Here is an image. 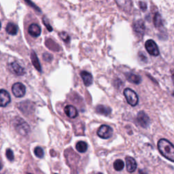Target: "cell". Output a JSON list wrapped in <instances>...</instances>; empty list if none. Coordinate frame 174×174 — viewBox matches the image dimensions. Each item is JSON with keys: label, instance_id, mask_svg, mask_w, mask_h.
<instances>
[{"label": "cell", "instance_id": "4dcf8cb0", "mask_svg": "<svg viewBox=\"0 0 174 174\" xmlns=\"http://www.w3.org/2000/svg\"><path fill=\"white\" fill-rule=\"evenodd\" d=\"M97 174H103L102 173H97Z\"/></svg>", "mask_w": 174, "mask_h": 174}, {"label": "cell", "instance_id": "6da1fadb", "mask_svg": "<svg viewBox=\"0 0 174 174\" xmlns=\"http://www.w3.org/2000/svg\"><path fill=\"white\" fill-rule=\"evenodd\" d=\"M158 149L163 157L174 162V146L166 139H161L158 142Z\"/></svg>", "mask_w": 174, "mask_h": 174}, {"label": "cell", "instance_id": "1f68e13d", "mask_svg": "<svg viewBox=\"0 0 174 174\" xmlns=\"http://www.w3.org/2000/svg\"><path fill=\"white\" fill-rule=\"evenodd\" d=\"M27 174H31V173H27Z\"/></svg>", "mask_w": 174, "mask_h": 174}, {"label": "cell", "instance_id": "3957f363", "mask_svg": "<svg viewBox=\"0 0 174 174\" xmlns=\"http://www.w3.org/2000/svg\"><path fill=\"white\" fill-rule=\"evenodd\" d=\"M124 95L128 103L131 106H135L138 103V96L134 90L131 89H125L124 90Z\"/></svg>", "mask_w": 174, "mask_h": 174}, {"label": "cell", "instance_id": "cb8c5ba5", "mask_svg": "<svg viewBox=\"0 0 174 174\" xmlns=\"http://www.w3.org/2000/svg\"><path fill=\"white\" fill-rule=\"evenodd\" d=\"M6 155L7 159H8L9 160H10V161H12V160H14V153H13L12 150L8 149L6 152Z\"/></svg>", "mask_w": 174, "mask_h": 174}, {"label": "cell", "instance_id": "ffe728a7", "mask_svg": "<svg viewBox=\"0 0 174 174\" xmlns=\"http://www.w3.org/2000/svg\"><path fill=\"white\" fill-rule=\"evenodd\" d=\"M76 148L78 150V152H80V153H84V152H87V148H88V146L87 144L84 142V141H78L76 144Z\"/></svg>", "mask_w": 174, "mask_h": 174}, {"label": "cell", "instance_id": "9a60e30c", "mask_svg": "<svg viewBox=\"0 0 174 174\" xmlns=\"http://www.w3.org/2000/svg\"><path fill=\"white\" fill-rule=\"evenodd\" d=\"M80 76H81L83 82H84L86 87H89V86L92 84L93 76L90 73H89V72L82 71L81 73H80Z\"/></svg>", "mask_w": 174, "mask_h": 174}, {"label": "cell", "instance_id": "8fae6325", "mask_svg": "<svg viewBox=\"0 0 174 174\" xmlns=\"http://www.w3.org/2000/svg\"><path fill=\"white\" fill-rule=\"evenodd\" d=\"M126 165H127V170L128 172L132 173L135 171L137 168V163L135 160L131 157H127L125 159Z\"/></svg>", "mask_w": 174, "mask_h": 174}, {"label": "cell", "instance_id": "484cf974", "mask_svg": "<svg viewBox=\"0 0 174 174\" xmlns=\"http://www.w3.org/2000/svg\"><path fill=\"white\" fill-rule=\"evenodd\" d=\"M43 57H44V60L48 61V62H50V61L52 60V56L49 54V53H44V54L43 55Z\"/></svg>", "mask_w": 174, "mask_h": 174}, {"label": "cell", "instance_id": "277c9868", "mask_svg": "<svg viewBox=\"0 0 174 174\" xmlns=\"http://www.w3.org/2000/svg\"><path fill=\"white\" fill-rule=\"evenodd\" d=\"M97 133L99 137L101 138L108 139L113 134V129L109 126L103 125L99 128Z\"/></svg>", "mask_w": 174, "mask_h": 174}, {"label": "cell", "instance_id": "4316f807", "mask_svg": "<svg viewBox=\"0 0 174 174\" xmlns=\"http://www.w3.org/2000/svg\"><path fill=\"white\" fill-rule=\"evenodd\" d=\"M43 23H44L45 26L46 27V28L48 29V30H49V31H52V27L50 26V24L47 22V21L46 20V18H43Z\"/></svg>", "mask_w": 174, "mask_h": 174}, {"label": "cell", "instance_id": "d6a6232c", "mask_svg": "<svg viewBox=\"0 0 174 174\" xmlns=\"http://www.w3.org/2000/svg\"><path fill=\"white\" fill-rule=\"evenodd\" d=\"M55 174H57V173H55Z\"/></svg>", "mask_w": 174, "mask_h": 174}, {"label": "cell", "instance_id": "7a4b0ae2", "mask_svg": "<svg viewBox=\"0 0 174 174\" xmlns=\"http://www.w3.org/2000/svg\"><path fill=\"white\" fill-rule=\"evenodd\" d=\"M12 124L15 130L21 135H27L30 131V127H29V125L21 118L17 117L14 119Z\"/></svg>", "mask_w": 174, "mask_h": 174}, {"label": "cell", "instance_id": "f546056e", "mask_svg": "<svg viewBox=\"0 0 174 174\" xmlns=\"http://www.w3.org/2000/svg\"><path fill=\"white\" fill-rule=\"evenodd\" d=\"M172 78H173V82H174V74H173V76H172Z\"/></svg>", "mask_w": 174, "mask_h": 174}, {"label": "cell", "instance_id": "4fadbf2b", "mask_svg": "<svg viewBox=\"0 0 174 174\" xmlns=\"http://www.w3.org/2000/svg\"><path fill=\"white\" fill-rule=\"evenodd\" d=\"M28 32L31 36L37 37L40 36V34H41V28H40V27L38 25H37V24L33 23L29 27Z\"/></svg>", "mask_w": 174, "mask_h": 174}, {"label": "cell", "instance_id": "7402d4cb", "mask_svg": "<svg viewBox=\"0 0 174 174\" xmlns=\"http://www.w3.org/2000/svg\"><path fill=\"white\" fill-rule=\"evenodd\" d=\"M154 24L157 28H160V27L163 26V20L161 16H160L159 13H157V14L154 15Z\"/></svg>", "mask_w": 174, "mask_h": 174}, {"label": "cell", "instance_id": "30bf717a", "mask_svg": "<svg viewBox=\"0 0 174 174\" xmlns=\"http://www.w3.org/2000/svg\"><path fill=\"white\" fill-rule=\"evenodd\" d=\"M120 8L126 12H129L132 8L131 0H115Z\"/></svg>", "mask_w": 174, "mask_h": 174}, {"label": "cell", "instance_id": "5bb4252c", "mask_svg": "<svg viewBox=\"0 0 174 174\" xmlns=\"http://www.w3.org/2000/svg\"><path fill=\"white\" fill-rule=\"evenodd\" d=\"M64 111H65V113L67 116L70 118V119H75V118L78 116V112L76 108L73 106L68 105L65 106Z\"/></svg>", "mask_w": 174, "mask_h": 174}, {"label": "cell", "instance_id": "44dd1931", "mask_svg": "<svg viewBox=\"0 0 174 174\" xmlns=\"http://www.w3.org/2000/svg\"><path fill=\"white\" fill-rule=\"evenodd\" d=\"M125 167V163L121 159H118L114 163V169L118 171H122Z\"/></svg>", "mask_w": 174, "mask_h": 174}, {"label": "cell", "instance_id": "603a6c76", "mask_svg": "<svg viewBox=\"0 0 174 174\" xmlns=\"http://www.w3.org/2000/svg\"><path fill=\"white\" fill-rule=\"evenodd\" d=\"M34 154L37 158H40V159H42L44 155V150H43V149L40 148V147H36V148L34 149Z\"/></svg>", "mask_w": 174, "mask_h": 174}, {"label": "cell", "instance_id": "83f0119b", "mask_svg": "<svg viewBox=\"0 0 174 174\" xmlns=\"http://www.w3.org/2000/svg\"><path fill=\"white\" fill-rule=\"evenodd\" d=\"M25 1H26V2H27V3L28 4H29V5H30V6H32V7H33V8H35V9H36L37 10H39V11H40V9H39V8H37V6H36V5H34V4H33V3H32V2H30V1H29V0H25Z\"/></svg>", "mask_w": 174, "mask_h": 174}, {"label": "cell", "instance_id": "f1b7e54d", "mask_svg": "<svg viewBox=\"0 0 174 174\" xmlns=\"http://www.w3.org/2000/svg\"><path fill=\"white\" fill-rule=\"evenodd\" d=\"M140 8L142 9L143 10H145L147 8L146 4L145 3H144V2H140Z\"/></svg>", "mask_w": 174, "mask_h": 174}, {"label": "cell", "instance_id": "d6986e66", "mask_svg": "<svg viewBox=\"0 0 174 174\" xmlns=\"http://www.w3.org/2000/svg\"><path fill=\"white\" fill-rule=\"evenodd\" d=\"M31 59L32 61V63H33V66L36 68L37 70L41 71L42 70L41 66H40L39 60H38V59H37L36 52H35L34 51H32L31 53Z\"/></svg>", "mask_w": 174, "mask_h": 174}, {"label": "cell", "instance_id": "8992f818", "mask_svg": "<svg viewBox=\"0 0 174 174\" xmlns=\"http://www.w3.org/2000/svg\"><path fill=\"white\" fill-rule=\"evenodd\" d=\"M145 47L146 50L150 55L155 56V57L159 55V48H158L155 42L152 40H147L146 42L145 43Z\"/></svg>", "mask_w": 174, "mask_h": 174}, {"label": "cell", "instance_id": "ba28073f", "mask_svg": "<svg viewBox=\"0 0 174 174\" xmlns=\"http://www.w3.org/2000/svg\"><path fill=\"white\" fill-rule=\"evenodd\" d=\"M10 69L12 72L17 76H23L26 73L25 69L17 62H13L10 64Z\"/></svg>", "mask_w": 174, "mask_h": 174}, {"label": "cell", "instance_id": "52a82bcc", "mask_svg": "<svg viewBox=\"0 0 174 174\" xmlns=\"http://www.w3.org/2000/svg\"><path fill=\"white\" fill-rule=\"evenodd\" d=\"M137 120L139 125L144 128H146L150 124V119L148 116L143 111L139 112L137 116Z\"/></svg>", "mask_w": 174, "mask_h": 174}, {"label": "cell", "instance_id": "ac0fdd59", "mask_svg": "<svg viewBox=\"0 0 174 174\" xmlns=\"http://www.w3.org/2000/svg\"><path fill=\"white\" fill-rule=\"evenodd\" d=\"M6 30L8 34L11 36H15L18 33V27L14 23H9L6 26Z\"/></svg>", "mask_w": 174, "mask_h": 174}, {"label": "cell", "instance_id": "5b68a950", "mask_svg": "<svg viewBox=\"0 0 174 174\" xmlns=\"http://www.w3.org/2000/svg\"><path fill=\"white\" fill-rule=\"evenodd\" d=\"M13 95L17 97H22L26 93V88L25 85L21 82H17L13 84L12 87Z\"/></svg>", "mask_w": 174, "mask_h": 174}, {"label": "cell", "instance_id": "9c48e42d", "mask_svg": "<svg viewBox=\"0 0 174 174\" xmlns=\"http://www.w3.org/2000/svg\"><path fill=\"white\" fill-rule=\"evenodd\" d=\"M0 99H1L2 107H6L11 101V98H10L8 92L4 89L1 90V92H0Z\"/></svg>", "mask_w": 174, "mask_h": 174}, {"label": "cell", "instance_id": "7c38bea8", "mask_svg": "<svg viewBox=\"0 0 174 174\" xmlns=\"http://www.w3.org/2000/svg\"><path fill=\"white\" fill-rule=\"evenodd\" d=\"M133 29L135 33L140 35H143L145 31V25L143 21L138 20L133 23Z\"/></svg>", "mask_w": 174, "mask_h": 174}, {"label": "cell", "instance_id": "2e32d148", "mask_svg": "<svg viewBox=\"0 0 174 174\" xmlns=\"http://www.w3.org/2000/svg\"><path fill=\"white\" fill-rule=\"evenodd\" d=\"M126 77H127V78L128 81L132 83H134V84H140L141 82V78L139 75L128 73L127 74H126Z\"/></svg>", "mask_w": 174, "mask_h": 174}, {"label": "cell", "instance_id": "e0dca14e", "mask_svg": "<svg viewBox=\"0 0 174 174\" xmlns=\"http://www.w3.org/2000/svg\"><path fill=\"white\" fill-rule=\"evenodd\" d=\"M96 112L98 114L104 115V116H108L111 113V109L103 105H99L96 107Z\"/></svg>", "mask_w": 174, "mask_h": 174}, {"label": "cell", "instance_id": "d4e9b609", "mask_svg": "<svg viewBox=\"0 0 174 174\" xmlns=\"http://www.w3.org/2000/svg\"><path fill=\"white\" fill-rule=\"evenodd\" d=\"M59 36L61 37V39L64 40V42H68L69 41V39H70L68 33H65V32H61V33L59 34Z\"/></svg>", "mask_w": 174, "mask_h": 174}]
</instances>
